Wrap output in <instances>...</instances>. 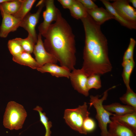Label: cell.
<instances>
[{"label": "cell", "instance_id": "11", "mask_svg": "<svg viewBox=\"0 0 136 136\" xmlns=\"http://www.w3.org/2000/svg\"><path fill=\"white\" fill-rule=\"evenodd\" d=\"M1 14L3 19L0 27V37L6 38L10 32L15 31L20 27L21 20L12 15Z\"/></svg>", "mask_w": 136, "mask_h": 136}, {"label": "cell", "instance_id": "6", "mask_svg": "<svg viewBox=\"0 0 136 136\" xmlns=\"http://www.w3.org/2000/svg\"><path fill=\"white\" fill-rule=\"evenodd\" d=\"M45 5V0L39 1L36 5L38 7L37 12L34 13L28 12L21 20L20 27L23 28L28 33V35L31 37L37 43L38 40L36 27L38 23L41 13Z\"/></svg>", "mask_w": 136, "mask_h": 136}, {"label": "cell", "instance_id": "16", "mask_svg": "<svg viewBox=\"0 0 136 136\" xmlns=\"http://www.w3.org/2000/svg\"><path fill=\"white\" fill-rule=\"evenodd\" d=\"M105 7L106 9L114 16V19L118 21L121 24L130 29H136V23L127 21L121 17L115 11L112 3L109 1L105 0H101Z\"/></svg>", "mask_w": 136, "mask_h": 136}, {"label": "cell", "instance_id": "32", "mask_svg": "<svg viewBox=\"0 0 136 136\" xmlns=\"http://www.w3.org/2000/svg\"><path fill=\"white\" fill-rule=\"evenodd\" d=\"M129 2H131L132 4L133 7L136 8V0H129Z\"/></svg>", "mask_w": 136, "mask_h": 136}, {"label": "cell", "instance_id": "15", "mask_svg": "<svg viewBox=\"0 0 136 136\" xmlns=\"http://www.w3.org/2000/svg\"><path fill=\"white\" fill-rule=\"evenodd\" d=\"M104 108L108 111L115 113V115L121 116L127 114L136 112V109L127 105H122L118 103L103 105Z\"/></svg>", "mask_w": 136, "mask_h": 136}, {"label": "cell", "instance_id": "19", "mask_svg": "<svg viewBox=\"0 0 136 136\" xmlns=\"http://www.w3.org/2000/svg\"><path fill=\"white\" fill-rule=\"evenodd\" d=\"M110 118L111 121H116L123 124L136 131V112L121 116L114 114Z\"/></svg>", "mask_w": 136, "mask_h": 136}, {"label": "cell", "instance_id": "10", "mask_svg": "<svg viewBox=\"0 0 136 136\" xmlns=\"http://www.w3.org/2000/svg\"><path fill=\"white\" fill-rule=\"evenodd\" d=\"M129 0H115L112 3L116 12L123 18L128 21L136 23L135 9L129 4Z\"/></svg>", "mask_w": 136, "mask_h": 136}, {"label": "cell", "instance_id": "4", "mask_svg": "<svg viewBox=\"0 0 136 136\" xmlns=\"http://www.w3.org/2000/svg\"><path fill=\"white\" fill-rule=\"evenodd\" d=\"M27 116V113L21 105L11 101L7 104L3 117L5 127L12 130L21 128Z\"/></svg>", "mask_w": 136, "mask_h": 136}, {"label": "cell", "instance_id": "9", "mask_svg": "<svg viewBox=\"0 0 136 136\" xmlns=\"http://www.w3.org/2000/svg\"><path fill=\"white\" fill-rule=\"evenodd\" d=\"M87 76L81 69H74L71 72L69 77L74 89L86 96L89 95V91L86 87Z\"/></svg>", "mask_w": 136, "mask_h": 136}, {"label": "cell", "instance_id": "31", "mask_svg": "<svg viewBox=\"0 0 136 136\" xmlns=\"http://www.w3.org/2000/svg\"><path fill=\"white\" fill-rule=\"evenodd\" d=\"M57 1L64 8L69 9L73 5L75 0H58Z\"/></svg>", "mask_w": 136, "mask_h": 136}, {"label": "cell", "instance_id": "21", "mask_svg": "<svg viewBox=\"0 0 136 136\" xmlns=\"http://www.w3.org/2000/svg\"><path fill=\"white\" fill-rule=\"evenodd\" d=\"M69 9L71 16L77 19L81 20L88 15L86 9L78 0H75L73 5Z\"/></svg>", "mask_w": 136, "mask_h": 136}, {"label": "cell", "instance_id": "7", "mask_svg": "<svg viewBox=\"0 0 136 136\" xmlns=\"http://www.w3.org/2000/svg\"><path fill=\"white\" fill-rule=\"evenodd\" d=\"M45 5L46 9L43 13L44 20L38 27L39 33L42 36L46 33L51 23L57 20L59 10L53 0H45Z\"/></svg>", "mask_w": 136, "mask_h": 136}, {"label": "cell", "instance_id": "23", "mask_svg": "<svg viewBox=\"0 0 136 136\" xmlns=\"http://www.w3.org/2000/svg\"><path fill=\"white\" fill-rule=\"evenodd\" d=\"M119 99L122 103L136 109V94L130 87L126 88L125 93Z\"/></svg>", "mask_w": 136, "mask_h": 136}, {"label": "cell", "instance_id": "17", "mask_svg": "<svg viewBox=\"0 0 136 136\" xmlns=\"http://www.w3.org/2000/svg\"><path fill=\"white\" fill-rule=\"evenodd\" d=\"M12 59L18 63L28 66L33 69H37L40 67L36 60L30 54L25 51L17 56L13 57Z\"/></svg>", "mask_w": 136, "mask_h": 136}, {"label": "cell", "instance_id": "20", "mask_svg": "<svg viewBox=\"0 0 136 136\" xmlns=\"http://www.w3.org/2000/svg\"><path fill=\"white\" fill-rule=\"evenodd\" d=\"M135 65L134 59L123 61L122 65L123 67L122 77L126 88L130 87V78Z\"/></svg>", "mask_w": 136, "mask_h": 136}, {"label": "cell", "instance_id": "1", "mask_svg": "<svg viewBox=\"0 0 136 136\" xmlns=\"http://www.w3.org/2000/svg\"><path fill=\"white\" fill-rule=\"evenodd\" d=\"M85 34L81 68L87 77L93 74L103 75L111 72L112 67L108 55L107 40L100 25L88 14L81 19Z\"/></svg>", "mask_w": 136, "mask_h": 136}, {"label": "cell", "instance_id": "25", "mask_svg": "<svg viewBox=\"0 0 136 136\" xmlns=\"http://www.w3.org/2000/svg\"><path fill=\"white\" fill-rule=\"evenodd\" d=\"M33 110L37 111L39 114L40 121L44 126L46 130L45 136H51V132L50 128L52 126V122L48 121L45 113L42 112L43 110L42 107L37 106Z\"/></svg>", "mask_w": 136, "mask_h": 136}, {"label": "cell", "instance_id": "27", "mask_svg": "<svg viewBox=\"0 0 136 136\" xmlns=\"http://www.w3.org/2000/svg\"><path fill=\"white\" fill-rule=\"evenodd\" d=\"M8 46L13 57L17 56L24 51L20 45L14 39L8 41Z\"/></svg>", "mask_w": 136, "mask_h": 136}, {"label": "cell", "instance_id": "12", "mask_svg": "<svg viewBox=\"0 0 136 136\" xmlns=\"http://www.w3.org/2000/svg\"><path fill=\"white\" fill-rule=\"evenodd\" d=\"M109 125V136H136V131L123 124L112 121Z\"/></svg>", "mask_w": 136, "mask_h": 136}, {"label": "cell", "instance_id": "18", "mask_svg": "<svg viewBox=\"0 0 136 136\" xmlns=\"http://www.w3.org/2000/svg\"><path fill=\"white\" fill-rule=\"evenodd\" d=\"M21 4V0H7L0 3L1 13L13 15L19 10Z\"/></svg>", "mask_w": 136, "mask_h": 136}, {"label": "cell", "instance_id": "8", "mask_svg": "<svg viewBox=\"0 0 136 136\" xmlns=\"http://www.w3.org/2000/svg\"><path fill=\"white\" fill-rule=\"evenodd\" d=\"M36 43L33 52L35 56V60L40 67L48 63L56 64L57 60L54 56L46 51L44 46L42 35L39 33L38 35Z\"/></svg>", "mask_w": 136, "mask_h": 136}, {"label": "cell", "instance_id": "5", "mask_svg": "<svg viewBox=\"0 0 136 136\" xmlns=\"http://www.w3.org/2000/svg\"><path fill=\"white\" fill-rule=\"evenodd\" d=\"M90 113L88 110L86 102L82 105L74 109H66L64 112L63 118L67 124L72 129L84 134L87 133L83 126L85 119L89 117Z\"/></svg>", "mask_w": 136, "mask_h": 136}, {"label": "cell", "instance_id": "33", "mask_svg": "<svg viewBox=\"0 0 136 136\" xmlns=\"http://www.w3.org/2000/svg\"><path fill=\"white\" fill-rule=\"evenodd\" d=\"M7 0H0V3H1L3 2L6 1Z\"/></svg>", "mask_w": 136, "mask_h": 136}, {"label": "cell", "instance_id": "30", "mask_svg": "<svg viewBox=\"0 0 136 136\" xmlns=\"http://www.w3.org/2000/svg\"><path fill=\"white\" fill-rule=\"evenodd\" d=\"M86 10H91L97 7V6L91 0H78Z\"/></svg>", "mask_w": 136, "mask_h": 136}, {"label": "cell", "instance_id": "24", "mask_svg": "<svg viewBox=\"0 0 136 136\" xmlns=\"http://www.w3.org/2000/svg\"><path fill=\"white\" fill-rule=\"evenodd\" d=\"M14 39L20 45L24 51L30 54L33 52L36 43L31 37L28 35L25 39L17 38Z\"/></svg>", "mask_w": 136, "mask_h": 136}, {"label": "cell", "instance_id": "2", "mask_svg": "<svg viewBox=\"0 0 136 136\" xmlns=\"http://www.w3.org/2000/svg\"><path fill=\"white\" fill-rule=\"evenodd\" d=\"M44 46L54 56L61 66L70 71L75 68L76 62L75 36L70 26L58 10L57 18L51 24L46 33Z\"/></svg>", "mask_w": 136, "mask_h": 136}, {"label": "cell", "instance_id": "22", "mask_svg": "<svg viewBox=\"0 0 136 136\" xmlns=\"http://www.w3.org/2000/svg\"><path fill=\"white\" fill-rule=\"evenodd\" d=\"M21 5L19 10L16 13L12 15L21 20L29 12L36 0H21Z\"/></svg>", "mask_w": 136, "mask_h": 136}, {"label": "cell", "instance_id": "14", "mask_svg": "<svg viewBox=\"0 0 136 136\" xmlns=\"http://www.w3.org/2000/svg\"><path fill=\"white\" fill-rule=\"evenodd\" d=\"M86 10L94 21L100 25L107 20L114 19V16L109 12L102 7H97L94 9Z\"/></svg>", "mask_w": 136, "mask_h": 136}, {"label": "cell", "instance_id": "29", "mask_svg": "<svg viewBox=\"0 0 136 136\" xmlns=\"http://www.w3.org/2000/svg\"><path fill=\"white\" fill-rule=\"evenodd\" d=\"M83 126L84 130L87 133L91 132L95 130L96 124L93 119L88 117L85 120Z\"/></svg>", "mask_w": 136, "mask_h": 136}, {"label": "cell", "instance_id": "13", "mask_svg": "<svg viewBox=\"0 0 136 136\" xmlns=\"http://www.w3.org/2000/svg\"><path fill=\"white\" fill-rule=\"evenodd\" d=\"M43 73H49L51 75L57 77H65L69 78L71 71L66 67L59 66L56 64L48 63L39 67L37 69Z\"/></svg>", "mask_w": 136, "mask_h": 136}, {"label": "cell", "instance_id": "28", "mask_svg": "<svg viewBox=\"0 0 136 136\" xmlns=\"http://www.w3.org/2000/svg\"><path fill=\"white\" fill-rule=\"evenodd\" d=\"M136 43L135 40L133 38H131L128 47L124 53L123 61L133 59V51Z\"/></svg>", "mask_w": 136, "mask_h": 136}, {"label": "cell", "instance_id": "26", "mask_svg": "<svg viewBox=\"0 0 136 136\" xmlns=\"http://www.w3.org/2000/svg\"><path fill=\"white\" fill-rule=\"evenodd\" d=\"M86 87L89 91L92 89H98L101 87L100 75L97 74H92L87 77Z\"/></svg>", "mask_w": 136, "mask_h": 136}, {"label": "cell", "instance_id": "3", "mask_svg": "<svg viewBox=\"0 0 136 136\" xmlns=\"http://www.w3.org/2000/svg\"><path fill=\"white\" fill-rule=\"evenodd\" d=\"M113 86L106 90L103 93L102 97L99 98L98 95H91L90 96V107L93 106L96 110L95 117L98 122V126L101 130V136H109L108 125L112 121L110 116L114 114L107 110L104 107L103 103L106 100L108 95V92L110 90L115 88Z\"/></svg>", "mask_w": 136, "mask_h": 136}]
</instances>
